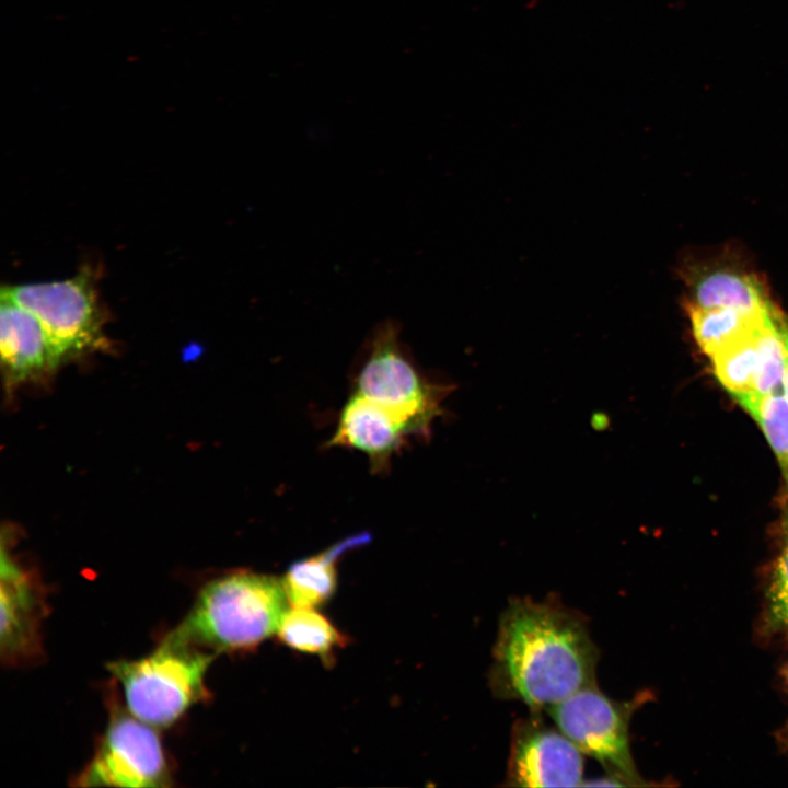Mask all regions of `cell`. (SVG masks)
I'll return each instance as SVG.
<instances>
[{
  "label": "cell",
  "instance_id": "1",
  "mask_svg": "<svg viewBox=\"0 0 788 788\" xmlns=\"http://www.w3.org/2000/svg\"><path fill=\"white\" fill-rule=\"evenodd\" d=\"M598 661L580 612L552 596H515L499 616L488 683L496 697L541 712L596 685Z\"/></svg>",
  "mask_w": 788,
  "mask_h": 788
},
{
  "label": "cell",
  "instance_id": "2",
  "mask_svg": "<svg viewBox=\"0 0 788 788\" xmlns=\"http://www.w3.org/2000/svg\"><path fill=\"white\" fill-rule=\"evenodd\" d=\"M288 602L282 579L250 570L228 572L201 587L165 637L215 653L253 650L277 633Z\"/></svg>",
  "mask_w": 788,
  "mask_h": 788
},
{
  "label": "cell",
  "instance_id": "3",
  "mask_svg": "<svg viewBox=\"0 0 788 788\" xmlns=\"http://www.w3.org/2000/svg\"><path fill=\"white\" fill-rule=\"evenodd\" d=\"M215 656L165 637L150 654L113 661L107 668L121 685L126 708L146 723L163 729L209 698L205 677Z\"/></svg>",
  "mask_w": 788,
  "mask_h": 788
},
{
  "label": "cell",
  "instance_id": "4",
  "mask_svg": "<svg viewBox=\"0 0 788 788\" xmlns=\"http://www.w3.org/2000/svg\"><path fill=\"white\" fill-rule=\"evenodd\" d=\"M449 391L421 376L403 348L395 322L378 325L356 379V394L396 414L418 436L428 437Z\"/></svg>",
  "mask_w": 788,
  "mask_h": 788
},
{
  "label": "cell",
  "instance_id": "5",
  "mask_svg": "<svg viewBox=\"0 0 788 788\" xmlns=\"http://www.w3.org/2000/svg\"><path fill=\"white\" fill-rule=\"evenodd\" d=\"M109 720L94 754L74 778L80 787L165 788L173 768L157 728L135 717L113 694Z\"/></svg>",
  "mask_w": 788,
  "mask_h": 788
},
{
  "label": "cell",
  "instance_id": "6",
  "mask_svg": "<svg viewBox=\"0 0 788 788\" xmlns=\"http://www.w3.org/2000/svg\"><path fill=\"white\" fill-rule=\"evenodd\" d=\"M642 698L621 702L596 685L580 690L546 711L556 727L621 786L644 785L630 750L629 725Z\"/></svg>",
  "mask_w": 788,
  "mask_h": 788
},
{
  "label": "cell",
  "instance_id": "7",
  "mask_svg": "<svg viewBox=\"0 0 788 788\" xmlns=\"http://www.w3.org/2000/svg\"><path fill=\"white\" fill-rule=\"evenodd\" d=\"M1 292L38 320L58 364L106 347L103 315L90 271L61 281L10 286Z\"/></svg>",
  "mask_w": 788,
  "mask_h": 788
},
{
  "label": "cell",
  "instance_id": "8",
  "mask_svg": "<svg viewBox=\"0 0 788 788\" xmlns=\"http://www.w3.org/2000/svg\"><path fill=\"white\" fill-rule=\"evenodd\" d=\"M532 712L511 729L506 785L510 787H576L583 783V757L556 727Z\"/></svg>",
  "mask_w": 788,
  "mask_h": 788
},
{
  "label": "cell",
  "instance_id": "9",
  "mask_svg": "<svg viewBox=\"0 0 788 788\" xmlns=\"http://www.w3.org/2000/svg\"><path fill=\"white\" fill-rule=\"evenodd\" d=\"M0 654L10 667L34 662L43 654L42 625L47 614L45 588L2 541L0 566Z\"/></svg>",
  "mask_w": 788,
  "mask_h": 788
},
{
  "label": "cell",
  "instance_id": "10",
  "mask_svg": "<svg viewBox=\"0 0 788 788\" xmlns=\"http://www.w3.org/2000/svg\"><path fill=\"white\" fill-rule=\"evenodd\" d=\"M410 436L418 433L406 420L354 393L340 412L328 445L357 450L379 471Z\"/></svg>",
  "mask_w": 788,
  "mask_h": 788
},
{
  "label": "cell",
  "instance_id": "11",
  "mask_svg": "<svg viewBox=\"0 0 788 788\" xmlns=\"http://www.w3.org/2000/svg\"><path fill=\"white\" fill-rule=\"evenodd\" d=\"M687 308H734L765 315L774 306L757 276L742 265L727 260L696 264L686 276Z\"/></svg>",
  "mask_w": 788,
  "mask_h": 788
},
{
  "label": "cell",
  "instance_id": "12",
  "mask_svg": "<svg viewBox=\"0 0 788 788\" xmlns=\"http://www.w3.org/2000/svg\"><path fill=\"white\" fill-rule=\"evenodd\" d=\"M0 352L9 385L34 379L59 366L38 320L2 292Z\"/></svg>",
  "mask_w": 788,
  "mask_h": 788
},
{
  "label": "cell",
  "instance_id": "13",
  "mask_svg": "<svg viewBox=\"0 0 788 788\" xmlns=\"http://www.w3.org/2000/svg\"><path fill=\"white\" fill-rule=\"evenodd\" d=\"M367 533L349 536L327 549L291 564L282 583L292 606L316 607L326 603L337 588L339 557L369 541Z\"/></svg>",
  "mask_w": 788,
  "mask_h": 788
},
{
  "label": "cell",
  "instance_id": "14",
  "mask_svg": "<svg viewBox=\"0 0 788 788\" xmlns=\"http://www.w3.org/2000/svg\"><path fill=\"white\" fill-rule=\"evenodd\" d=\"M276 634L287 647L316 654L325 663L332 662L334 652L348 642V638L331 621L314 607L306 606L291 605Z\"/></svg>",
  "mask_w": 788,
  "mask_h": 788
},
{
  "label": "cell",
  "instance_id": "15",
  "mask_svg": "<svg viewBox=\"0 0 788 788\" xmlns=\"http://www.w3.org/2000/svg\"><path fill=\"white\" fill-rule=\"evenodd\" d=\"M692 331L699 348L709 357L753 333L766 316L734 308H687Z\"/></svg>",
  "mask_w": 788,
  "mask_h": 788
},
{
  "label": "cell",
  "instance_id": "16",
  "mask_svg": "<svg viewBox=\"0 0 788 788\" xmlns=\"http://www.w3.org/2000/svg\"><path fill=\"white\" fill-rule=\"evenodd\" d=\"M732 396L758 424L787 476L788 399L784 392L772 394L745 392Z\"/></svg>",
  "mask_w": 788,
  "mask_h": 788
},
{
  "label": "cell",
  "instance_id": "17",
  "mask_svg": "<svg viewBox=\"0 0 788 788\" xmlns=\"http://www.w3.org/2000/svg\"><path fill=\"white\" fill-rule=\"evenodd\" d=\"M761 326L710 357L716 378L731 395L753 391L758 368L757 335Z\"/></svg>",
  "mask_w": 788,
  "mask_h": 788
},
{
  "label": "cell",
  "instance_id": "18",
  "mask_svg": "<svg viewBox=\"0 0 788 788\" xmlns=\"http://www.w3.org/2000/svg\"><path fill=\"white\" fill-rule=\"evenodd\" d=\"M770 621L783 626L788 624V546L779 556L769 587Z\"/></svg>",
  "mask_w": 788,
  "mask_h": 788
},
{
  "label": "cell",
  "instance_id": "19",
  "mask_svg": "<svg viewBox=\"0 0 788 788\" xmlns=\"http://www.w3.org/2000/svg\"><path fill=\"white\" fill-rule=\"evenodd\" d=\"M783 334L785 338L786 344V358H785V369H784V376H783V391L788 399V321L783 317Z\"/></svg>",
  "mask_w": 788,
  "mask_h": 788
},
{
  "label": "cell",
  "instance_id": "20",
  "mask_svg": "<svg viewBox=\"0 0 788 788\" xmlns=\"http://www.w3.org/2000/svg\"><path fill=\"white\" fill-rule=\"evenodd\" d=\"M787 676H788V672H787Z\"/></svg>",
  "mask_w": 788,
  "mask_h": 788
},
{
  "label": "cell",
  "instance_id": "21",
  "mask_svg": "<svg viewBox=\"0 0 788 788\" xmlns=\"http://www.w3.org/2000/svg\"><path fill=\"white\" fill-rule=\"evenodd\" d=\"M787 478H788V474H787Z\"/></svg>",
  "mask_w": 788,
  "mask_h": 788
},
{
  "label": "cell",
  "instance_id": "22",
  "mask_svg": "<svg viewBox=\"0 0 788 788\" xmlns=\"http://www.w3.org/2000/svg\"><path fill=\"white\" fill-rule=\"evenodd\" d=\"M788 525V524H787Z\"/></svg>",
  "mask_w": 788,
  "mask_h": 788
}]
</instances>
